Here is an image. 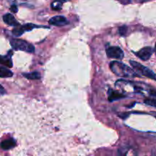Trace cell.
<instances>
[{
    "label": "cell",
    "mask_w": 156,
    "mask_h": 156,
    "mask_svg": "<svg viewBox=\"0 0 156 156\" xmlns=\"http://www.w3.org/2000/svg\"><path fill=\"white\" fill-rule=\"evenodd\" d=\"M23 76L25 77L26 79H30V80H35V79H41V75L38 72H32V73H24Z\"/></svg>",
    "instance_id": "12"
},
{
    "label": "cell",
    "mask_w": 156,
    "mask_h": 156,
    "mask_svg": "<svg viewBox=\"0 0 156 156\" xmlns=\"http://www.w3.org/2000/svg\"><path fill=\"white\" fill-rule=\"evenodd\" d=\"M13 76L12 71L6 67L0 66V78H10Z\"/></svg>",
    "instance_id": "11"
},
{
    "label": "cell",
    "mask_w": 156,
    "mask_h": 156,
    "mask_svg": "<svg viewBox=\"0 0 156 156\" xmlns=\"http://www.w3.org/2000/svg\"><path fill=\"white\" fill-rule=\"evenodd\" d=\"M3 21L6 24H7L8 25L12 26V27H18L20 25L19 23L18 22L16 19H15V17L10 13L6 14V15L3 16Z\"/></svg>",
    "instance_id": "7"
},
{
    "label": "cell",
    "mask_w": 156,
    "mask_h": 156,
    "mask_svg": "<svg viewBox=\"0 0 156 156\" xmlns=\"http://www.w3.org/2000/svg\"><path fill=\"white\" fill-rule=\"evenodd\" d=\"M110 67L113 73L119 77H140V76L136 71H134V69H132L130 67L127 66L126 65L119 61L111 62L110 64Z\"/></svg>",
    "instance_id": "1"
},
{
    "label": "cell",
    "mask_w": 156,
    "mask_h": 156,
    "mask_svg": "<svg viewBox=\"0 0 156 156\" xmlns=\"http://www.w3.org/2000/svg\"><path fill=\"white\" fill-rule=\"evenodd\" d=\"M127 30H128V27L125 25L119 27V34H120V35H122V36H125V35L127 34Z\"/></svg>",
    "instance_id": "17"
},
{
    "label": "cell",
    "mask_w": 156,
    "mask_h": 156,
    "mask_svg": "<svg viewBox=\"0 0 156 156\" xmlns=\"http://www.w3.org/2000/svg\"><path fill=\"white\" fill-rule=\"evenodd\" d=\"M145 104L149 105V106L154 107L156 108V98H145V101H144Z\"/></svg>",
    "instance_id": "15"
},
{
    "label": "cell",
    "mask_w": 156,
    "mask_h": 156,
    "mask_svg": "<svg viewBox=\"0 0 156 156\" xmlns=\"http://www.w3.org/2000/svg\"><path fill=\"white\" fill-rule=\"evenodd\" d=\"M9 55L10 54L7 55V56H1L0 55V64L11 68V67H12V61Z\"/></svg>",
    "instance_id": "9"
},
{
    "label": "cell",
    "mask_w": 156,
    "mask_h": 156,
    "mask_svg": "<svg viewBox=\"0 0 156 156\" xmlns=\"http://www.w3.org/2000/svg\"><path fill=\"white\" fill-rule=\"evenodd\" d=\"M10 10L12 11V12H14V13H16V12H18V7H17V5H12L10 7Z\"/></svg>",
    "instance_id": "18"
},
{
    "label": "cell",
    "mask_w": 156,
    "mask_h": 156,
    "mask_svg": "<svg viewBox=\"0 0 156 156\" xmlns=\"http://www.w3.org/2000/svg\"><path fill=\"white\" fill-rule=\"evenodd\" d=\"M153 53V49L151 47H146L144 48L141 49L139 51L135 53L136 56L139 57L143 61H146L150 59Z\"/></svg>",
    "instance_id": "5"
},
{
    "label": "cell",
    "mask_w": 156,
    "mask_h": 156,
    "mask_svg": "<svg viewBox=\"0 0 156 156\" xmlns=\"http://www.w3.org/2000/svg\"><path fill=\"white\" fill-rule=\"evenodd\" d=\"M149 94L151 96V97L155 98H156V91H155V90H150Z\"/></svg>",
    "instance_id": "20"
},
{
    "label": "cell",
    "mask_w": 156,
    "mask_h": 156,
    "mask_svg": "<svg viewBox=\"0 0 156 156\" xmlns=\"http://www.w3.org/2000/svg\"><path fill=\"white\" fill-rule=\"evenodd\" d=\"M23 33H24V30H23V27L22 26H18V27H15V28H14L13 30H12V34H13V35H15V36L16 37H19L21 36V35L23 34Z\"/></svg>",
    "instance_id": "13"
},
{
    "label": "cell",
    "mask_w": 156,
    "mask_h": 156,
    "mask_svg": "<svg viewBox=\"0 0 156 156\" xmlns=\"http://www.w3.org/2000/svg\"><path fill=\"white\" fill-rule=\"evenodd\" d=\"M62 2L59 1V0H57V1H54V2H52L51 4V8L53 10L55 11H59L61 10V8H62Z\"/></svg>",
    "instance_id": "14"
},
{
    "label": "cell",
    "mask_w": 156,
    "mask_h": 156,
    "mask_svg": "<svg viewBox=\"0 0 156 156\" xmlns=\"http://www.w3.org/2000/svg\"><path fill=\"white\" fill-rule=\"evenodd\" d=\"M6 93V91H5L4 88H3V87L0 85V95H3V94H5Z\"/></svg>",
    "instance_id": "21"
},
{
    "label": "cell",
    "mask_w": 156,
    "mask_h": 156,
    "mask_svg": "<svg viewBox=\"0 0 156 156\" xmlns=\"http://www.w3.org/2000/svg\"><path fill=\"white\" fill-rule=\"evenodd\" d=\"M125 96L124 94H122V93L119 92L117 91H111V93L110 94V97H109V101L110 102L113 101H116V100H119V99L121 98H125Z\"/></svg>",
    "instance_id": "10"
},
{
    "label": "cell",
    "mask_w": 156,
    "mask_h": 156,
    "mask_svg": "<svg viewBox=\"0 0 156 156\" xmlns=\"http://www.w3.org/2000/svg\"><path fill=\"white\" fill-rule=\"evenodd\" d=\"M106 55L109 58H113L116 59H122L124 57L123 50L119 47H106Z\"/></svg>",
    "instance_id": "4"
},
{
    "label": "cell",
    "mask_w": 156,
    "mask_h": 156,
    "mask_svg": "<svg viewBox=\"0 0 156 156\" xmlns=\"http://www.w3.org/2000/svg\"><path fill=\"white\" fill-rule=\"evenodd\" d=\"M119 2L123 5H127V4H129V3L132 2V0H119Z\"/></svg>",
    "instance_id": "19"
},
{
    "label": "cell",
    "mask_w": 156,
    "mask_h": 156,
    "mask_svg": "<svg viewBox=\"0 0 156 156\" xmlns=\"http://www.w3.org/2000/svg\"><path fill=\"white\" fill-rule=\"evenodd\" d=\"M154 50H155V53H156V44H155V47H154Z\"/></svg>",
    "instance_id": "22"
},
{
    "label": "cell",
    "mask_w": 156,
    "mask_h": 156,
    "mask_svg": "<svg viewBox=\"0 0 156 156\" xmlns=\"http://www.w3.org/2000/svg\"><path fill=\"white\" fill-rule=\"evenodd\" d=\"M129 63L131 65V66L133 68V69L140 76H145V77L149 78V79L156 81V75L151 69H149L147 67L144 66L139 63L138 62H136V61L130 60Z\"/></svg>",
    "instance_id": "2"
},
{
    "label": "cell",
    "mask_w": 156,
    "mask_h": 156,
    "mask_svg": "<svg viewBox=\"0 0 156 156\" xmlns=\"http://www.w3.org/2000/svg\"><path fill=\"white\" fill-rule=\"evenodd\" d=\"M38 27V26L35 25V24H24V25H22L23 30H24V32L32 30V29L35 28V27Z\"/></svg>",
    "instance_id": "16"
},
{
    "label": "cell",
    "mask_w": 156,
    "mask_h": 156,
    "mask_svg": "<svg viewBox=\"0 0 156 156\" xmlns=\"http://www.w3.org/2000/svg\"><path fill=\"white\" fill-rule=\"evenodd\" d=\"M0 146L3 150H9L16 146V142L13 139H9V140H6L2 142Z\"/></svg>",
    "instance_id": "8"
},
{
    "label": "cell",
    "mask_w": 156,
    "mask_h": 156,
    "mask_svg": "<svg viewBox=\"0 0 156 156\" xmlns=\"http://www.w3.org/2000/svg\"><path fill=\"white\" fill-rule=\"evenodd\" d=\"M49 24L51 25L61 27V26H64L68 24V21L65 17L62 16V15H56V16L52 17L49 20Z\"/></svg>",
    "instance_id": "6"
},
{
    "label": "cell",
    "mask_w": 156,
    "mask_h": 156,
    "mask_svg": "<svg viewBox=\"0 0 156 156\" xmlns=\"http://www.w3.org/2000/svg\"><path fill=\"white\" fill-rule=\"evenodd\" d=\"M10 44L12 48L15 50H21L27 53H33L35 51L34 46L24 40L12 39L11 40Z\"/></svg>",
    "instance_id": "3"
}]
</instances>
